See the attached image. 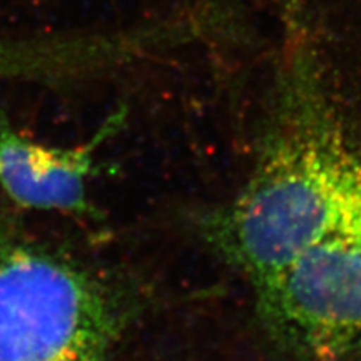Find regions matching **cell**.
<instances>
[{"label":"cell","mask_w":361,"mask_h":361,"mask_svg":"<svg viewBox=\"0 0 361 361\" xmlns=\"http://www.w3.org/2000/svg\"><path fill=\"white\" fill-rule=\"evenodd\" d=\"M142 301L80 259L0 229V361H109Z\"/></svg>","instance_id":"obj_2"},{"label":"cell","mask_w":361,"mask_h":361,"mask_svg":"<svg viewBox=\"0 0 361 361\" xmlns=\"http://www.w3.org/2000/svg\"><path fill=\"white\" fill-rule=\"evenodd\" d=\"M197 231L250 286L268 361H361V123L307 50L283 66L245 180Z\"/></svg>","instance_id":"obj_1"},{"label":"cell","mask_w":361,"mask_h":361,"mask_svg":"<svg viewBox=\"0 0 361 361\" xmlns=\"http://www.w3.org/2000/svg\"><path fill=\"white\" fill-rule=\"evenodd\" d=\"M126 121V109L110 115L87 142L71 148L30 140L0 115V187L21 208L92 214L87 184L97 151Z\"/></svg>","instance_id":"obj_3"},{"label":"cell","mask_w":361,"mask_h":361,"mask_svg":"<svg viewBox=\"0 0 361 361\" xmlns=\"http://www.w3.org/2000/svg\"><path fill=\"white\" fill-rule=\"evenodd\" d=\"M6 71V58H5V51L4 49L0 47V78L5 74Z\"/></svg>","instance_id":"obj_4"}]
</instances>
